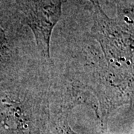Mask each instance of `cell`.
<instances>
[{
	"instance_id": "cell-4",
	"label": "cell",
	"mask_w": 134,
	"mask_h": 134,
	"mask_svg": "<svg viewBox=\"0 0 134 134\" xmlns=\"http://www.w3.org/2000/svg\"><path fill=\"white\" fill-rule=\"evenodd\" d=\"M56 134H77L74 131H72L71 128L69 127V125L64 124L61 127L58 129V132Z\"/></svg>"
},
{
	"instance_id": "cell-3",
	"label": "cell",
	"mask_w": 134,
	"mask_h": 134,
	"mask_svg": "<svg viewBox=\"0 0 134 134\" xmlns=\"http://www.w3.org/2000/svg\"><path fill=\"white\" fill-rule=\"evenodd\" d=\"M8 50L5 32L2 29H0V61L6 58L8 55Z\"/></svg>"
},
{
	"instance_id": "cell-1",
	"label": "cell",
	"mask_w": 134,
	"mask_h": 134,
	"mask_svg": "<svg viewBox=\"0 0 134 134\" xmlns=\"http://www.w3.org/2000/svg\"><path fill=\"white\" fill-rule=\"evenodd\" d=\"M61 0H32L24 8L25 24L31 29L37 46L50 60V39L61 16Z\"/></svg>"
},
{
	"instance_id": "cell-2",
	"label": "cell",
	"mask_w": 134,
	"mask_h": 134,
	"mask_svg": "<svg viewBox=\"0 0 134 134\" xmlns=\"http://www.w3.org/2000/svg\"><path fill=\"white\" fill-rule=\"evenodd\" d=\"M0 116L3 125L12 130L24 128L25 116L19 102L8 97L0 99Z\"/></svg>"
}]
</instances>
